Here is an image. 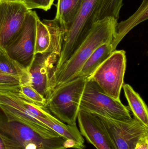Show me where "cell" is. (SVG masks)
<instances>
[{
	"label": "cell",
	"mask_w": 148,
	"mask_h": 149,
	"mask_svg": "<svg viewBox=\"0 0 148 149\" xmlns=\"http://www.w3.org/2000/svg\"><path fill=\"white\" fill-rule=\"evenodd\" d=\"M117 21L108 17L94 23L86 38L72 56L54 72L51 77L52 91L76 78L86 60L99 46L107 43H112L115 36Z\"/></svg>",
	"instance_id": "cell-1"
},
{
	"label": "cell",
	"mask_w": 148,
	"mask_h": 149,
	"mask_svg": "<svg viewBox=\"0 0 148 149\" xmlns=\"http://www.w3.org/2000/svg\"><path fill=\"white\" fill-rule=\"evenodd\" d=\"M0 133L24 149H67L70 143L53 130L21 120L0 109Z\"/></svg>",
	"instance_id": "cell-2"
},
{
	"label": "cell",
	"mask_w": 148,
	"mask_h": 149,
	"mask_svg": "<svg viewBox=\"0 0 148 149\" xmlns=\"http://www.w3.org/2000/svg\"><path fill=\"white\" fill-rule=\"evenodd\" d=\"M87 79L76 77L54 88L47 100L46 109L68 125H76L80 102Z\"/></svg>",
	"instance_id": "cell-3"
},
{
	"label": "cell",
	"mask_w": 148,
	"mask_h": 149,
	"mask_svg": "<svg viewBox=\"0 0 148 149\" xmlns=\"http://www.w3.org/2000/svg\"><path fill=\"white\" fill-rule=\"evenodd\" d=\"M79 109L109 119L132 118L129 107L105 93L91 78L87 79L80 102Z\"/></svg>",
	"instance_id": "cell-4"
},
{
	"label": "cell",
	"mask_w": 148,
	"mask_h": 149,
	"mask_svg": "<svg viewBox=\"0 0 148 149\" xmlns=\"http://www.w3.org/2000/svg\"><path fill=\"white\" fill-rule=\"evenodd\" d=\"M98 0H84L70 27L65 31L60 56L55 67L58 70L72 56L83 42L95 22L96 7Z\"/></svg>",
	"instance_id": "cell-5"
},
{
	"label": "cell",
	"mask_w": 148,
	"mask_h": 149,
	"mask_svg": "<svg viewBox=\"0 0 148 149\" xmlns=\"http://www.w3.org/2000/svg\"><path fill=\"white\" fill-rule=\"evenodd\" d=\"M126 65V52L116 50L89 78L93 79L109 96L120 100Z\"/></svg>",
	"instance_id": "cell-6"
},
{
	"label": "cell",
	"mask_w": 148,
	"mask_h": 149,
	"mask_svg": "<svg viewBox=\"0 0 148 149\" xmlns=\"http://www.w3.org/2000/svg\"><path fill=\"white\" fill-rule=\"evenodd\" d=\"M115 149H134L141 138L148 135V127L135 118L118 120L96 115Z\"/></svg>",
	"instance_id": "cell-7"
},
{
	"label": "cell",
	"mask_w": 148,
	"mask_h": 149,
	"mask_svg": "<svg viewBox=\"0 0 148 149\" xmlns=\"http://www.w3.org/2000/svg\"><path fill=\"white\" fill-rule=\"evenodd\" d=\"M38 17L36 11L31 10L20 31L5 49L11 58L28 72L35 56L36 27Z\"/></svg>",
	"instance_id": "cell-8"
},
{
	"label": "cell",
	"mask_w": 148,
	"mask_h": 149,
	"mask_svg": "<svg viewBox=\"0 0 148 149\" xmlns=\"http://www.w3.org/2000/svg\"><path fill=\"white\" fill-rule=\"evenodd\" d=\"M30 10L21 2L0 0V47L5 49L14 39Z\"/></svg>",
	"instance_id": "cell-9"
},
{
	"label": "cell",
	"mask_w": 148,
	"mask_h": 149,
	"mask_svg": "<svg viewBox=\"0 0 148 149\" xmlns=\"http://www.w3.org/2000/svg\"><path fill=\"white\" fill-rule=\"evenodd\" d=\"M59 57L53 53L36 54L28 70L29 84L47 100L52 92L51 77Z\"/></svg>",
	"instance_id": "cell-10"
},
{
	"label": "cell",
	"mask_w": 148,
	"mask_h": 149,
	"mask_svg": "<svg viewBox=\"0 0 148 149\" xmlns=\"http://www.w3.org/2000/svg\"><path fill=\"white\" fill-rule=\"evenodd\" d=\"M65 33V30L54 18L41 22L38 17L36 27L35 55L50 53L60 56Z\"/></svg>",
	"instance_id": "cell-11"
},
{
	"label": "cell",
	"mask_w": 148,
	"mask_h": 149,
	"mask_svg": "<svg viewBox=\"0 0 148 149\" xmlns=\"http://www.w3.org/2000/svg\"><path fill=\"white\" fill-rule=\"evenodd\" d=\"M80 133L97 149H115L98 117L79 109L77 117Z\"/></svg>",
	"instance_id": "cell-12"
},
{
	"label": "cell",
	"mask_w": 148,
	"mask_h": 149,
	"mask_svg": "<svg viewBox=\"0 0 148 149\" xmlns=\"http://www.w3.org/2000/svg\"><path fill=\"white\" fill-rule=\"evenodd\" d=\"M148 18V0H143L135 13L125 21L118 23L112 45L114 51L124 37L136 26Z\"/></svg>",
	"instance_id": "cell-13"
},
{
	"label": "cell",
	"mask_w": 148,
	"mask_h": 149,
	"mask_svg": "<svg viewBox=\"0 0 148 149\" xmlns=\"http://www.w3.org/2000/svg\"><path fill=\"white\" fill-rule=\"evenodd\" d=\"M114 51L111 43H107L99 46L86 60L76 77L89 79Z\"/></svg>",
	"instance_id": "cell-14"
},
{
	"label": "cell",
	"mask_w": 148,
	"mask_h": 149,
	"mask_svg": "<svg viewBox=\"0 0 148 149\" xmlns=\"http://www.w3.org/2000/svg\"><path fill=\"white\" fill-rule=\"evenodd\" d=\"M84 0H57L54 19L65 30L70 27Z\"/></svg>",
	"instance_id": "cell-15"
},
{
	"label": "cell",
	"mask_w": 148,
	"mask_h": 149,
	"mask_svg": "<svg viewBox=\"0 0 148 149\" xmlns=\"http://www.w3.org/2000/svg\"><path fill=\"white\" fill-rule=\"evenodd\" d=\"M123 88L125 97L128 102L129 107L134 115V118L148 127L147 105L139 94L129 84L124 83Z\"/></svg>",
	"instance_id": "cell-16"
},
{
	"label": "cell",
	"mask_w": 148,
	"mask_h": 149,
	"mask_svg": "<svg viewBox=\"0 0 148 149\" xmlns=\"http://www.w3.org/2000/svg\"><path fill=\"white\" fill-rule=\"evenodd\" d=\"M123 0H98L95 13V22L106 17L118 20Z\"/></svg>",
	"instance_id": "cell-17"
},
{
	"label": "cell",
	"mask_w": 148,
	"mask_h": 149,
	"mask_svg": "<svg viewBox=\"0 0 148 149\" xmlns=\"http://www.w3.org/2000/svg\"><path fill=\"white\" fill-rule=\"evenodd\" d=\"M0 71L20 76L22 79L21 84L29 82L28 72L11 58L5 49L1 47H0Z\"/></svg>",
	"instance_id": "cell-18"
},
{
	"label": "cell",
	"mask_w": 148,
	"mask_h": 149,
	"mask_svg": "<svg viewBox=\"0 0 148 149\" xmlns=\"http://www.w3.org/2000/svg\"><path fill=\"white\" fill-rule=\"evenodd\" d=\"M17 92L22 98L46 109L47 100L28 83L21 84Z\"/></svg>",
	"instance_id": "cell-19"
},
{
	"label": "cell",
	"mask_w": 148,
	"mask_h": 149,
	"mask_svg": "<svg viewBox=\"0 0 148 149\" xmlns=\"http://www.w3.org/2000/svg\"><path fill=\"white\" fill-rule=\"evenodd\" d=\"M22 82L21 77L0 71V88H16Z\"/></svg>",
	"instance_id": "cell-20"
},
{
	"label": "cell",
	"mask_w": 148,
	"mask_h": 149,
	"mask_svg": "<svg viewBox=\"0 0 148 149\" xmlns=\"http://www.w3.org/2000/svg\"><path fill=\"white\" fill-rule=\"evenodd\" d=\"M54 0H21L28 9L39 8L47 11L50 9Z\"/></svg>",
	"instance_id": "cell-21"
},
{
	"label": "cell",
	"mask_w": 148,
	"mask_h": 149,
	"mask_svg": "<svg viewBox=\"0 0 148 149\" xmlns=\"http://www.w3.org/2000/svg\"><path fill=\"white\" fill-rule=\"evenodd\" d=\"M0 149H24L16 141L0 133Z\"/></svg>",
	"instance_id": "cell-22"
},
{
	"label": "cell",
	"mask_w": 148,
	"mask_h": 149,
	"mask_svg": "<svg viewBox=\"0 0 148 149\" xmlns=\"http://www.w3.org/2000/svg\"><path fill=\"white\" fill-rule=\"evenodd\" d=\"M134 149H148V135L141 138Z\"/></svg>",
	"instance_id": "cell-23"
},
{
	"label": "cell",
	"mask_w": 148,
	"mask_h": 149,
	"mask_svg": "<svg viewBox=\"0 0 148 149\" xmlns=\"http://www.w3.org/2000/svg\"><path fill=\"white\" fill-rule=\"evenodd\" d=\"M8 1H10L21 2V0H8Z\"/></svg>",
	"instance_id": "cell-24"
}]
</instances>
